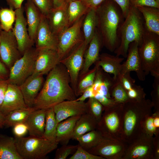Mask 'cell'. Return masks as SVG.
<instances>
[{"instance_id": "1", "label": "cell", "mask_w": 159, "mask_h": 159, "mask_svg": "<svg viewBox=\"0 0 159 159\" xmlns=\"http://www.w3.org/2000/svg\"><path fill=\"white\" fill-rule=\"evenodd\" d=\"M33 107L35 110L47 109L66 100H75L77 97L70 85L67 70L60 63L48 73Z\"/></svg>"}, {"instance_id": "2", "label": "cell", "mask_w": 159, "mask_h": 159, "mask_svg": "<svg viewBox=\"0 0 159 159\" xmlns=\"http://www.w3.org/2000/svg\"><path fill=\"white\" fill-rule=\"evenodd\" d=\"M117 4L112 0H105L96 9L97 29L102 37L103 46L112 52L120 45L118 31L125 19Z\"/></svg>"}, {"instance_id": "3", "label": "cell", "mask_w": 159, "mask_h": 159, "mask_svg": "<svg viewBox=\"0 0 159 159\" xmlns=\"http://www.w3.org/2000/svg\"><path fill=\"white\" fill-rule=\"evenodd\" d=\"M151 101L145 98L140 100L129 99L123 103V121L121 141L131 142L141 133L142 122L147 115L152 113Z\"/></svg>"}, {"instance_id": "4", "label": "cell", "mask_w": 159, "mask_h": 159, "mask_svg": "<svg viewBox=\"0 0 159 159\" xmlns=\"http://www.w3.org/2000/svg\"><path fill=\"white\" fill-rule=\"evenodd\" d=\"M145 21L143 16L137 8L130 4L127 17L118 31L120 41L119 47L114 51L117 56H127L130 44L134 42L141 44L145 29Z\"/></svg>"}, {"instance_id": "5", "label": "cell", "mask_w": 159, "mask_h": 159, "mask_svg": "<svg viewBox=\"0 0 159 159\" xmlns=\"http://www.w3.org/2000/svg\"><path fill=\"white\" fill-rule=\"evenodd\" d=\"M138 51L146 76L150 74L154 77L159 76V35L145 27Z\"/></svg>"}, {"instance_id": "6", "label": "cell", "mask_w": 159, "mask_h": 159, "mask_svg": "<svg viewBox=\"0 0 159 159\" xmlns=\"http://www.w3.org/2000/svg\"><path fill=\"white\" fill-rule=\"evenodd\" d=\"M17 152L22 159H42L55 150L58 143L43 138L29 136L14 138Z\"/></svg>"}, {"instance_id": "7", "label": "cell", "mask_w": 159, "mask_h": 159, "mask_svg": "<svg viewBox=\"0 0 159 159\" xmlns=\"http://www.w3.org/2000/svg\"><path fill=\"white\" fill-rule=\"evenodd\" d=\"M123 121V103H116L104 108L96 129L105 138L121 140Z\"/></svg>"}, {"instance_id": "8", "label": "cell", "mask_w": 159, "mask_h": 159, "mask_svg": "<svg viewBox=\"0 0 159 159\" xmlns=\"http://www.w3.org/2000/svg\"><path fill=\"white\" fill-rule=\"evenodd\" d=\"M38 50L32 47L24 53L9 69L7 79L9 83L20 85L29 77L33 74Z\"/></svg>"}, {"instance_id": "9", "label": "cell", "mask_w": 159, "mask_h": 159, "mask_svg": "<svg viewBox=\"0 0 159 159\" xmlns=\"http://www.w3.org/2000/svg\"><path fill=\"white\" fill-rule=\"evenodd\" d=\"M85 15L57 36V50L61 60L84 41V38L82 37L81 29Z\"/></svg>"}, {"instance_id": "10", "label": "cell", "mask_w": 159, "mask_h": 159, "mask_svg": "<svg viewBox=\"0 0 159 159\" xmlns=\"http://www.w3.org/2000/svg\"><path fill=\"white\" fill-rule=\"evenodd\" d=\"M88 45L84 41L60 61V63L66 67L68 73L70 85L75 95L80 73L83 64L85 52Z\"/></svg>"}, {"instance_id": "11", "label": "cell", "mask_w": 159, "mask_h": 159, "mask_svg": "<svg viewBox=\"0 0 159 159\" xmlns=\"http://www.w3.org/2000/svg\"><path fill=\"white\" fill-rule=\"evenodd\" d=\"M153 137L141 132L128 144L122 159H153Z\"/></svg>"}, {"instance_id": "12", "label": "cell", "mask_w": 159, "mask_h": 159, "mask_svg": "<svg viewBox=\"0 0 159 159\" xmlns=\"http://www.w3.org/2000/svg\"><path fill=\"white\" fill-rule=\"evenodd\" d=\"M22 56L12 30L6 32L2 30L0 35L1 60L9 69Z\"/></svg>"}, {"instance_id": "13", "label": "cell", "mask_w": 159, "mask_h": 159, "mask_svg": "<svg viewBox=\"0 0 159 159\" xmlns=\"http://www.w3.org/2000/svg\"><path fill=\"white\" fill-rule=\"evenodd\" d=\"M127 145L121 140L105 138L97 146L87 151L105 159H122Z\"/></svg>"}, {"instance_id": "14", "label": "cell", "mask_w": 159, "mask_h": 159, "mask_svg": "<svg viewBox=\"0 0 159 159\" xmlns=\"http://www.w3.org/2000/svg\"><path fill=\"white\" fill-rule=\"evenodd\" d=\"M24 8L22 6L15 10V23L12 31L17 43L19 49L22 55L34 44L29 36L26 18L24 15Z\"/></svg>"}, {"instance_id": "15", "label": "cell", "mask_w": 159, "mask_h": 159, "mask_svg": "<svg viewBox=\"0 0 159 159\" xmlns=\"http://www.w3.org/2000/svg\"><path fill=\"white\" fill-rule=\"evenodd\" d=\"M57 124L70 117L87 112V102L76 100H66L53 107Z\"/></svg>"}, {"instance_id": "16", "label": "cell", "mask_w": 159, "mask_h": 159, "mask_svg": "<svg viewBox=\"0 0 159 159\" xmlns=\"http://www.w3.org/2000/svg\"><path fill=\"white\" fill-rule=\"evenodd\" d=\"M38 50L33 74H41L44 75L48 73L60 63L61 59L57 49H44Z\"/></svg>"}, {"instance_id": "17", "label": "cell", "mask_w": 159, "mask_h": 159, "mask_svg": "<svg viewBox=\"0 0 159 159\" xmlns=\"http://www.w3.org/2000/svg\"><path fill=\"white\" fill-rule=\"evenodd\" d=\"M19 86L9 83L0 110L6 116L15 110L27 107Z\"/></svg>"}, {"instance_id": "18", "label": "cell", "mask_w": 159, "mask_h": 159, "mask_svg": "<svg viewBox=\"0 0 159 159\" xmlns=\"http://www.w3.org/2000/svg\"><path fill=\"white\" fill-rule=\"evenodd\" d=\"M35 48L38 50L44 49H57V37L52 32L46 17L42 14L36 36Z\"/></svg>"}, {"instance_id": "19", "label": "cell", "mask_w": 159, "mask_h": 159, "mask_svg": "<svg viewBox=\"0 0 159 159\" xmlns=\"http://www.w3.org/2000/svg\"><path fill=\"white\" fill-rule=\"evenodd\" d=\"M84 54L83 66L80 73L78 80L84 77L90 67L99 59L100 52L103 46L102 37L97 29L95 34L88 44Z\"/></svg>"}, {"instance_id": "20", "label": "cell", "mask_w": 159, "mask_h": 159, "mask_svg": "<svg viewBox=\"0 0 159 159\" xmlns=\"http://www.w3.org/2000/svg\"><path fill=\"white\" fill-rule=\"evenodd\" d=\"M43 81V75L33 74L19 86L27 107H33L35 99L41 89Z\"/></svg>"}, {"instance_id": "21", "label": "cell", "mask_w": 159, "mask_h": 159, "mask_svg": "<svg viewBox=\"0 0 159 159\" xmlns=\"http://www.w3.org/2000/svg\"><path fill=\"white\" fill-rule=\"evenodd\" d=\"M138 45L134 42L129 46L127 59L122 64V69L120 75H123L131 71H135L138 79L144 81L146 75L143 70L140 59L138 51Z\"/></svg>"}, {"instance_id": "22", "label": "cell", "mask_w": 159, "mask_h": 159, "mask_svg": "<svg viewBox=\"0 0 159 159\" xmlns=\"http://www.w3.org/2000/svg\"><path fill=\"white\" fill-rule=\"evenodd\" d=\"M67 3L53 8L46 17L49 27L57 36L69 27Z\"/></svg>"}, {"instance_id": "23", "label": "cell", "mask_w": 159, "mask_h": 159, "mask_svg": "<svg viewBox=\"0 0 159 159\" xmlns=\"http://www.w3.org/2000/svg\"><path fill=\"white\" fill-rule=\"evenodd\" d=\"M47 110H35L28 116L25 123L30 136L44 138Z\"/></svg>"}, {"instance_id": "24", "label": "cell", "mask_w": 159, "mask_h": 159, "mask_svg": "<svg viewBox=\"0 0 159 159\" xmlns=\"http://www.w3.org/2000/svg\"><path fill=\"white\" fill-rule=\"evenodd\" d=\"M124 59V58L103 53L100 54L99 59L95 64L100 67L106 72L113 74V78L115 79L120 74L121 63Z\"/></svg>"}, {"instance_id": "25", "label": "cell", "mask_w": 159, "mask_h": 159, "mask_svg": "<svg viewBox=\"0 0 159 159\" xmlns=\"http://www.w3.org/2000/svg\"><path fill=\"white\" fill-rule=\"evenodd\" d=\"M25 11L28 34L31 40L35 43L37 30L40 23L42 14L32 0H26Z\"/></svg>"}, {"instance_id": "26", "label": "cell", "mask_w": 159, "mask_h": 159, "mask_svg": "<svg viewBox=\"0 0 159 159\" xmlns=\"http://www.w3.org/2000/svg\"><path fill=\"white\" fill-rule=\"evenodd\" d=\"M81 116L77 115L70 117L57 124L56 142L62 145L68 144L70 140L72 139L75 125Z\"/></svg>"}, {"instance_id": "27", "label": "cell", "mask_w": 159, "mask_h": 159, "mask_svg": "<svg viewBox=\"0 0 159 159\" xmlns=\"http://www.w3.org/2000/svg\"><path fill=\"white\" fill-rule=\"evenodd\" d=\"M137 8L143 16L146 28L159 35V8L147 6Z\"/></svg>"}, {"instance_id": "28", "label": "cell", "mask_w": 159, "mask_h": 159, "mask_svg": "<svg viewBox=\"0 0 159 159\" xmlns=\"http://www.w3.org/2000/svg\"><path fill=\"white\" fill-rule=\"evenodd\" d=\"M97 123L96 119L89 113L81 115L75 125L72 139L76 140L84 134L96 130Z\"/></svg>"}, {"instance_id": "29", "label": "cell", "mask_w": 159, "mask_h": 159, "mask_svg": "<svg viewBox=\"0 0 159 159\" xmlns=\"http://www.w3.org/2000/svg\"><path fill=\"white\" fill-rule=\"evenodd\" d=\"M0 159H22L17 152L14 138L0 134Z\"/></svg>"}, {"instance_id": "30", "label": "cell", "mask_w": 159, "mask_h": 159, "mask_svg": "<svg viewBox=\"0 0 159 159\" xmlns=\"http://www.w3.org/2000/svg\"><path fill=\"white\" fill-rule=\"evenodd\" d=\"M97 22L96 10L90 9L85 15L82 25L84 41L88 44L95 34Z\"/></svg>"}, {"instance_id": "31", "label": "cell", "mask_w": 159, "mask_h": 159, "mask_svg": "<svg viewBox=\"0 0 159 159\" xmlns=\"http://www.w3.org/2000/svg\"><path fill=\"white\" fill-rule=\"evenodd\" d=\"M69 27L85 15L90 9L82 0L71 1L67 3Z\"/></svg>"}, {"instance_id": "32", "label": "cell", "mask_w": 159, "mask_h": 159, "mask_svg": "<svg viewBox=\"0 0 159 159\" xmlns=\"http://www.w3.org/2000/svg\"><path fill=\"white\" fill-rule=\"evenodd\" d=\"M35 110L33 107H27L10 112L5 116L4 126L9 127L25 122L30 114Z\"/></svg>"}, {"instance_id": "33", "label": "cell", "mask_w": 159, "mask_h": 159, "mask_svg": "<svg viewBox=\"0 0 159 159\" xmlns=\"http://www.w3.org/2000/svg\"><path fill=\"white\" fill-rule=\"evenodd\" d=\"M105 138L97 129L90 131L77 138L79 145L84 149L88 151L96 147Z\"/></svg>"}, {"instance_id": "34", "label": "cell", "mask_w": 159, "mask_h": 159, "mask_svg": "<svg viewBox=\"0 0 159 159\" xmlns=\"http://www.w3.org/2000/svg\"><path fill=\"white\" fill-rule=\"evenodd\" d=\"M57 123L53 107L47 109L43 138L56 141Z\"/></svg>"}, {"instance_id": "35", "label": "cell", "mask_w": 159, "mask_h": 159, "mask_svg": "<svg viewBox=\"0 0 159 159\" xmlns=\"http://www.w3.org/2000/svg\"><path fill=\"white\" fill-rule=\"evenodd\" d=\"M97 67L96 74L100 79V85L96 93L99 92L107 97L111 98L110 92L115 82V80L108 73L104 72L100 67Z\"/></svg>"}, {"instance_id": "36", "label": "cell", "mask_w": 159, "mask_h": 159, "mask_svg": "<svg viewBox=\"0 0 159 159\" xmlns=\"http://www.w3.org/2000/svg\"><path fill=\"white\" fill-rule=\"evenodd\" d=\"M115 80V82L110 90V97L116 103H124L130 99L127 91L123 87L119 76Z\"/></svg>"}, {"instance_id": "37", "label": "cell", "mask_w": 159, "mask_h": 159, "mask_svg": "<svg viewBox=\"0 0 159 159\" xmlns=\"http://www.w3.org/2000/svg\"><path fill=\"white\" fill-rule=\"evenodd\" d=\"M15 10L11 8L0 9V26L2 30L8 32L12 30L15 20Z\"/></svg>"}, {"instance_id": "38", "label": "cell", "mask_w": 159, "mask_h": 159, "mask_svg": "<svg viewBox=\"0 0 159 159\" xmlns=\"http://www.w3.org/2000/svg\"><path fill=\"white\" fill-rule=\"evenodd\" d=\"M97 67L95 66L89 70L85 75L78 80L75 95L76 97L80 96L88 88L92 86L95 80Z\"/></svg>"}, {"instance_id": "39", "label": "cell", "mask_w": 159, "mask_h": 159, "mask_svg": "<svg viewBox=\"0 0 159 159\" xmlns=\"http://www.w3.org/2000/svg\"><path fill=\"white\" fill-rule=\"evenodd\" d=\"M154 118L153 113L148 115L145 117L141 124V132L153 137L159 135V128L155 126Z\"/></svg>"}, {"instance_id": "40", "label": "cell", "mask_w": 159, "mask_h": 159, "mask_svg": "<svg viewBox=\"0 0 159 159\" xmlns=\"http://www.w3.org/2000/svg\"><path fill=\"white\" fill-rule=\"evenodd\" d=\"M87 103V113L93 116L98 123L101 119L104 111L103 106L94 97L89 98Z\"/></svg>"}, {"instance_id": "41", "label": "cell", "mask_w": 159, "mask_h": 159, "mask_svg": "<svg viewBox=\"0 0 159 159\" xmlns=\"http://www.w3.org/2000/svg\"><path fill=\"white\" fill-rule=\"evenodd\" d=\"M78 146L77 145H64L57 150L55 159H66L70 155L73 154Z\"/></svg>"}, {"instance_id": "42", "label": "cell", "mask_w": 159, "mask_h": 159, "mask_svg": "<svg viewBox=\"0 0 159 159\" xmlns=\"http://www.w3.org/2000/svg\"><path fill=\"white\" fill-rule=\"evenodd\" d=\"M41 14L46 17L53 8V0H32Z\"/></svg>"}, {"instance_id": "43", "label": "cell", "mask_w": 159, "mask_h": 159, "mask_svg": "<svg viewBox=\"0 0 159 159\" xmlns=\"http://www.w3.org/2000/svg\"><path fill=\"white\" fill-rule=\"evenodd\" d=\"M69 159H105L102 157L91 154L84 149L78 144L77 148L75 153Z\"/></svg>"}, {"instance_id": "44", "label": "cell", "mask_w": 159, "mask_h": 159, "mask_svg": "<svg viewBox=\"0 0 159 159\" xmlns=\"http://www.w3.org/2000/svg\"><path fill=\"white\" fill-rule=\"evenodd\" d=\"M127 92L130 99L136 101L145 98L146 95L144 89L141 86L135 84L131 89L127 91Z\"/></svg>"}, {"instance_id": "45", "label": "cell", "mask_w": 159, "mask_h": 159, "mask_svg": "<svg viewBox=\"0 0 159 159\" xmlns=\"http://www.w3.org/2000/svg\"><path fill=\"white\" fill-rule=\"evenodd\" d=\"M153 84V90L151 95L154 111H159V76L155 77Z\"/></svg>"}, {"instance_id": "46", "label": "cell", "mask_w": 159, "mask_h": 159, "mask_svg": "<svg viewBox=\"0 0 159 159\" xmlns=\"http://www.w3.org/2000/svg\"><path fill=\"white\" fill-rule=\"evenodd\" d=\"M130 73L127 72L119 76L123 87L127 91L131 89L135 84V80L131 77Z\"/></svg>"}, {"instance_id": "47", "label": "cell", "mask_w": 159, "mask_h": 159, "mask_svg": "<svg viewBox=\"0 0 159 159\" xmlns=\"http://www.w3.org/2000/svg\"><path fill=\"white\" fill-rule=\"evenodd\" d=\"M130 4L136 7L147 6L159 8V4L155 0H130Z\"/></svg>"}, {"instance_id": "48", "label": "cell", "mask_w": 159, "mask_h": 159, "mask_svg": "<svg viewBox=\"0 0 159 159\" xmlns=\"http://www.w3.org/2000/svg\"><path fill=\"white\" fill-rule=\"evenodd\" d=\"M13 127V132L15 137H23L28 132L27 126L25 122L17 124Z\"/></svg>"}, {"instance_id": "49", "label": "cell", "mask_w": 159, "mask_h": 159, "mask_svg": "<svg viewBox=\"0 0 159 159\" xmlns=\"http://www.w3.org/2000/svg\"><path fill=\"white\" fill-rule=\"evenodd\" d=\"M94 97L102 105L103 108L109 107L117 103L111 98L107 97L99 92L96 93Z\"/></svg>"}, {"instance_id": "50", "label": "cell", "mask_w": 159, "mask_h": 159, "mask_svg": "<svg viewBox=\"0 0 159 159\" xmlns=\"http://www.w3.org/2000/svg\"><path fill=\"white\" fill-rule=\"evenodd\" d=\"M119 7L121 10L125 19L128 14L130 6V0H112Z\"/></svg>"}, {"instance_id": "51", "label": "cell", "mask_w": 159, "mask_h": 159, "mask_svg": "<svg viewBox=\"0 0 159 159\" xmlns=\"http://www.w3.org/2000/svg\"><path fill=\"white\" fill-rule=\"evenodd\" d=\"M95 95L92 86L85 90L80 96L75 100L76 101H85L87 98L94 97Z\"/></svg>"}, {"instance_id": "52", "label": "cell", "mask_w": 159, "mask_h": 159, "mask_svg": "<svg viewBox=\"0 0 159 159\" xmlns=\"http://www.w3.org/2000/svg\"><path fill=\"white\" fill-rule=\"evenodd\" d=\"M9 84L7 80L0 79V107L3 102Z\"/></svg>"}, {"instance_id": "53", "label": "cell", "mask_w": 159, "mask_h": 159, "mask_svg": "<svg viewBox=\"0 0 159 159\" xmlns=\"http://www.w3.org/2000/svg\"><path fill=\"white\" fill-rule=\"evenodd\" d=\"M153 159H159V135L153 137Z\"/></svg>"}, {"instance_id": "54", "label": "cell", "mask_w": 159, "mask_h": 159, "mask_svg": "<svg viewBox=\"0 0 159 159\" xmlns=\"http://www.w3.org/2000/svg\"><path fill=\"white\" fill-rule=\"evenodd\" d=\"M105 0H82L90 9H96Z\"/></svg>"}, {"instance_id": "55", "label": "cell", "mask_w": 159, "mask_h": 159, "mask_svg": "<svg viewBox=\"0 0 159 159\" xmlns=\"http://www.w3.org/2000/svg\"><path fill=\"white\" fill-rule=\"evenodd\" d=\"M9 5V8L16 9L20 7L24 0H5Z\"/></svg>"}, {"instance_id": "56", "label": "cell", "mask_w": 159, "mask_h": 159, "mask_svg": "<svg viewBox=\"0 0 159 159\" xmlns=\"http://www.w3.org/2000/svg\"><path fill=\"white\" fill-rule=\"evenodd\" d=\"M9 74L5 65L0 60V79L7 80Z\"/></svg>"}, {"instance_id": "57", "label": "cell", "mask_w": 159, "mask_h": 159, "mask_svg": "<svg viewBox=\"0 0 159 159\" xmlns=\"http://www.w3.org/2000/svg\"><path fill=\"white\" fill-rule=\"evenodd\" d=\"M53 1L54 8L59 7L66 3L64 0H53Z\"/></svg>"}, {"instance_id": "58", "label": "cell", "mask_w": 159, "mask_h": 159, "mask_svg": "<svg viewBox=\"0 0 159 159\" xmlns=\"http://www.w3.org/2000/svg\"><path fill=\"white\" fill-rule=\"evenodd\" d=\"M5 118V116L0 110V129L4 126Z\"/></svg>"}, {"instance_id": "59", "label": "cell", "mask_w": 159, "mask_h": 159, "mask_svg": "<svg viewBox=\"0 0 159 159\" xmlns=\"http://www.w3.org/2000/svg\"><path fill=\"white\" fill-rule=\"evenodd\" d=\"M77 0H64L65 2L66 3H68L69 2L71 1H75Z\"/></svg>"}, {"instance_id": "60", "label": "cell", "mask_w": 159, "mask_h": 159, "mask_svg": "<svg viewBox=\"0 0 159 159\" xmlns=\"http://www.w3.org/2000/svg\"><path fill=\"white\" fill-rule=\"evenodd\" d=\"M1 30H2V29H1V28L0 26V35L1 32ZM0 60H1L0 57Z\"/></svg>"}, {"instance_id": "61", "label": "cell", "mask_w": 159, "mask_h": 159, "mask_svg": "<svg viewBox=\"0 0 159 159\" xmlns=\"http://www.w3.org/2000/svg\"><path fill=\"white\" fill-rule=\"evenodd\" d=\"M159 4V0H155Z\"/></svg>"}]
</instances>
